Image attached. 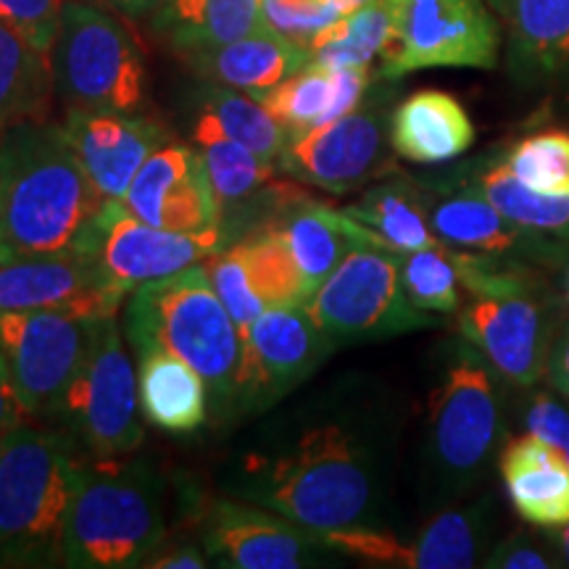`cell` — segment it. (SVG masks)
I'll return each mask as SVG.
<instances>
[{"label":"cell","instance_id":"obj_1","mask_svg":"<svg viewBox=\"0 0 569 569\" xmlns=\"http://www.w3.org/2000/svg\"><path fill=\"white\" fill-rule=\"evenodd\" d=\"M390 459V415L338 386L269 419L234 459L227 490L315 532L377 528Z\"/></svg>","mask_w":569,"mask_h":569},{"label":"cell","instance_id":"obj_2","mask_svg":"<svg viewBox=\"0 0 569 569\" xmlns=\"http://www.w3.org/2000/svg\"><path fill=\"white\" fill-rule=\"evenodd\" d=\"M106 203L63 124L40 119L0 134V217L11 256L88 253Z\"/></svg>","mask_w":569,"mask_h":569},{"label":"cell","instance_id":"obj_3","mask_svg":"<svg viewBox=\"0 0 569 569\" xmlns=\"http://www.w3.org/2000/svg\"><path fill=\"white\" fill-rule=\"evenodd\" d=\"M167 532V486L148 461L82 459L63 536V567L146 569Z\"/></svg>","mask_w":569,"mask_h":569},{"label":"cell","instance_id":"obj_4","mask_svg":"<svg viewBox=\"0 0 569 569\" xmlns=\"http://www.w3.org/2000/svg\"><path fill=\"white\" fill-rule=\"evenodd\" d=\"M122 327L134 356L167 351L188 361L209 386L211 417H234L240 330L201 264L132 290Z\"/></svg>","mask_w":569,"mask_h":569},{"label":"cell","instance_id":"obj_5","mask_svg":"<svg viewBox=\"0 0 569 569\" xmlns=\"http://www.w3.org/2000/svg\"><path fill=\"white\" fill-rule=\"evenodd\" d=\"M80 465L53 425L27 422L0 438V567H63Z\"/></svg>","mask_w":569,"mask_h":569},{"label":"cell","instance_id":"obj_6","mask_svg":"<svg viewBox=\"0 0 569 569\" xmlns=\"http://www.w3.org/2000/svg\"><path fill=\"white\" fill-rule=\"evenodd\" d=\"M501 375L469 340L448 346L430 393L425 430L427 478L440 503L467 493L498 453L503 438Z\"/></svg>","mask_w":569,"mask_h":569},{"label":"cell","instance_id":"obj_7","mask_svg":"<svg viewBox=\"0 0 569 569\" xmlns=\"http://www.w3.org/2000/svg\"><path fill=\"white\" fill-rule=\"evenodd\" d=\"M56 98L67 109L142 113L148 59L124 17L84 0H67L51 51Z\"/></svg>","mask_w":569,"mask_h":569},{"label":"cell","instance_id":"obj_8","mask_svg":"<svg viewBox=\"0 0 569 569\" xmlns=\"http://www.w3.org/2000/svg\"><path fill=\"white\" fill-rule=\"evenodd\" d=\"M461 284L472 301L459 311V332L486 356L501 380L532 388L546 375L549 330L522 261L459 253Z\"/></svg>","mask_w":569,"mask_h":569},{"label":"cell","instance_id":"obj_9","mask_svg":"<svg viewBox=\"0 0 569 569\" xmlns=\"http://www.w3.org/2000/svg\"><path fill=\"white\" fill-rule=\"evenodd\" d=\"M138 369L127 351L119 311L101 315L90 351L53 417V427L88 461L132 457L142 446Z\"/></svg>","mask_w":569,"mask_h":569},{"label":"cell","instance_id":"obj_10","mask_svg":"<svg viewBox=\"0 0 569 569\" xmlns=\"http://www.w3.org/2000/svg\"><path fill=\"white\" fill-rule=\"evenodd\" d=\"M315 325L336 346L386 340L436 327L401 284V253L356 246L303 303Z\"/></svg>","mask_w":569,"mask_h":569},{"label":"cell","instance_id":"obj_11","mask_svg":"<svg viewBox=\"0 0 569 569\" xmlns=\"http://www.w3.org/2000/svg\"><path fill=\"white\" fill-rule=\"evenodd\" d=\"M501 27L488 0H393V30L380 56L382 80L422 69H493Z\"/></svg>","mask_w":569,"mask_h":569},{"label":"cell","instance_id":"obj_12","mask_svg":"<svg viewBox=\"0 0 569 569\" xmlns=\"http://www.w3.org/2000/svg\"><path fill=\"white\" fill-rule=\"evenodd\" d=\"M101 315L34 309L0 315V356L32 422L51 425L80 372Z\"/></svg>","mask_w":569,"mask_h":569},{"label":"cell","instance_id":"obj_13","mask_svg":"<svg viewBox=\"0 0 569 569\" xmlns=\"http://www.w3.org/2000/svg\"><path fill=\"white\" fill-rule=\"evenodd\" d=\"M336 348L303 306H272L248 327H240L234 417L272 411Z\"/></svg>","mask_w":569,"mask_h":569},{"label":"cell","instance_id":"obj_14","mask_svg":"<svg viewBox=\"0 0 569 569\" xmlns=\"http://www.w3.org/2000/svg\"><path fill=\"white\" fill-rule=\"evenodd\" d=\"M390 113L382 98H365L359 109L315 127L290 134L277 169L290 180L311 184L332 196H348L367 182L393 174L396 167L388 156Z\"/></svg>","mask_w":569,"mask_h":569},{"label":"cell","instance_id":"obj_15","mask_svg":"<svg viewBox=\"0 0 569 569\" xmlns=\"http://www.w3.org/2000/svg\"><path fill=\"white\" fill-rule=\"evenodd\" d=\"M222 246H227L222 227L206 232L159 230L140 222L122 201H109L88 253L98 261L109 288L124 301L140 284L180 274Z\"/></svg>","mask_w":569,"mask_h":569},{"label":"cell","instance_id":"obj_16","mask_svg":"<svg viewBox=\"0 0 569 569\" xmlns=\"http://www.w3.org/2000/svg\"><path fill=\"white\" fill-rule=\"evenodd\" d=\"M198 540L211 565L227 569H303L338 557L315 530L243 498L213 501Z\"/></svg>","mask_w":569,"mask_h":569},{"label":"cell","instance_id":"obj_17","mask_svg":"<svg viewBox=\"0 0 569 569\" xmlns=\"http://www.w3.org/2000/svg\"><path fill=\"white\" fill-rule=\"evenodd\" d=\"M488 515L482 503L438 511L411 540L380 528H343L317 532L338 557L403 569H469L482 559Z\"/></svg>","mask_w":569,"mask_h":569},{"label":"cell","instance_id":"obj_18","mask_svg":"<svg viewBox=\"0 0 569 569\" xmlns=\"http://www.w3.org/2000/svg\"><path fill=\"white\" fill-rule=\"evenodd\" d=\"M140 222L172 232H206L222 227L217 196L196 146L169 140L142 163L122 198Z\"/></svg>","mask_w":569,"mask_h":569},{"label":"cell","instance_id":"obj_19","mask_svg":"<svg viewBox=\"0 0 569 569\" xmlns=\"http://www.w3.org/2000/svg\"><path fill=\"white\" fill-rule=\"evenodd\" d=\"M84 172L106 201H122L142 163L174 140L159 119L146 113H111L67 109L63 119Z\"/></svg>","mask_w":569,"mask_h":569},{"label":"cell","instance_id":"obj_20","mask_svg":"<svg viewBox=\"0 0 569 569\" xmlns=\"http://www.w3.org/2000/svg\"><path fill=\"white\" fill-rule=\"evenodd\" d=\"M124 306L90 253L0 259V315L34 309H82L111 315Z\"/></svg>","mask_w":569,"mask_h":569},{"label":"cell","instance_id":"obj_21","mask_svg":"<svg viewBox=\"0 0 569 569\" xmlns=\"http://www.w3.org/2000/svg\"><path fill=\"white\" fill-rule=\"evenodd\" d=\"M427 222L440 246L488 259L522 261L549 256L557 240L540 238L503 217L475 184L457 180L425 190Z\"/></svg>","mask_w":569,"mask_h":569},{"label":"cell","instance_id":"obj_22","mask_svg":"<svg viewBox=\"0 0 569 569\" xmlns=\"http://www.w3.org/2000/svg\"><path fill=\"white\" fill-rule=\"evenodd\" d=\"M261 224L274 227L280 232L284 246L293 253L298 269H301L309 298L356 246L382 248L375 234L359 222H353L351 217H346L343 209H332V206L306 196L293 184L284 188L274 211Z\"/></svg>","mask_w":569,"mask_h":569},{"label":"cell","instance_id":"obj_23","mask_svg":"<svg viewBox=\"0 0 569 569\" xmlns=\"http://www.w3.org/2000/svg\"><path fill=\"white\" fill-rule=\"evenodd\" d=\"M511 507L538 530L569 522V459L532 432L511 438L498 457Z\"/></svg>","mask_w":569,"mask_h":569},{"label":"cell","instance_id":"obj_24","mask_svg":"<svg viewBox=\"0 0 569 569\" xmlns=\"http://www.w3.org/2000/svg\"><path fill=\"white\" fill-rule=\"evenodd\" d=\"M388 138L398 159L432 167L465 156L478 132L451 92L417 90L390 111Z\"/></svg>","mask_w":569,"mask_h":569},{"label":"cell","instance_id":"obj_25","mask_svg":"<svg viewBox=\"0 0 569 569\" xmlns=\"http://www.w3.org/2000/svg\"><path fill=\"white\" fill-rule=\"evenodd\" d=\"M184 61L203 80L240 90L259 101L277 84L293 77L296 71L309 67L311 51L261 27L246 38L211 48V51L193 53Z\"/></svg>","mask_w":569,"mask_h":569},{"label":"cell","instance_id":"obj_26","mask_svg":"<svg viewBox=\"0 0 569 569\" xmlns=\"http://www.w3.org/2000/svg\"><path fill=\"white\" fill-rule=\"evenodd\" d=\"M507 24L509 69L522 82H546L569 71V0H498Z\"/></svg>","mask_w":569,"mask_h":569},{"label":"cell","instance_id":"obj_27","mask_svg":"<svg viewBox=\"0 0 569 569\" xmlns=\"http://www.w3.org/2000/svg\"><path fill=\"white\" fill-rule=\"evenodd\" d=\"M138 359L140 411L169 436H193L211 417V393L188 361L167 351H146Z\"/></svg>","mask_w":569,"mask_h":569},{"label":"cell","instance_id":"obj_28","mask_svg":"<svg viewBox=\"0 0 569 569\" xmlns=\"http://www.w3.org/2000/svg\"><path fill=\"white\" fill-rule=\"evenodd\" d=\"M159 38L182 59L261 30V0H167L151 17Z\"/></svg>","mask_w":569,"mask_h":569},{"label":"cell","instance_id":"obj_29","mask_svg":"<svg viewBox=\"0 0 569 569\" xmlns=\"http://www.w3.org/2000/svg\"><path fill=\"white\" fill-rule=\"evenodd\" d=\"M346 217L359 222L377 238V243L393 253H411L419 248L440 246L427 222L425 190L409 177H386L365 190L359 203L346 206Z\"/></svg>","mask_w":569,"mask_h":569},{"label":"cell","instance_id":"obj_30","mask_svg":"<svg viewBox=\"0 0 569 569\" xmlns=\"http://www.w3.org/2000/svg\"><path fill=\"white\" fill-rule=\"evenodd\" d=\"M53 98L48 53L0 24V134L21 122L51 119Z\"/></svg>","mask_w":569,"mask_h":569},{"label":"cell","instance_id":"obj_31","mask_svg":"<svg viewBox=\"0 0 569 569\" xmlns=\"http://www.w3.org/2000/svg\"><path fill=\"white\" fill-rule=\"evenodd\" d=\"M461 180L475 184L503 217L525 230L557 243L569 238V196H549L528 188L517 180L503 156L480 159Z\"/></svg>","mask_w":569,"mask_h":569},{"label":"cell","instance_id":"obj_32","mask_svg":"<svg viewBox=\"0 0 569 569\" xmlns=\"http://www.w3.org/2000/svg\"><path fill=\"white\" fill-rule=\"evenodd\" d=\"M193 111L209 117L224 134L251 148L264 161H274L282 153L288 132L269 113L261 101L224 84L203 80L193 90Z\"/></svg>","mask_w":569,"mask_h":569},{"label":"cell","instance_id":"obj_33","mask_svg":"<svg viewBox=\"0 0 569 569\" xmlns=\"http://www.w3.org/2000/svg\"><path fill=\"white\" fill-rule=\"evenodd\" d=\"M393 30V0H369L346 13L311 46V63L325 69H369Z\"/></svg>","mask_w":569,"mask_h":569},{"label":"cell","instance_id":"obj_34","mask_svg":"<svg viewBox=\"0 0 569 569\" xmlns=\"http://www.w3.org/2000/svg\"><path fill=\"white\" fill-rule=\"evenodd\" d=\"M230 243L243 256L248 277L267 309L303 306L309 301V288H306L301 269L274 227L256 224Z\"/></svg>","mask_w":569,"mask_h":569},{"label":"cell","instance_id":"obj_35","mask_svg":"<svg viewBox=\"0 0 569 569\" xmlns=\"http://www.w3.org/2000/svg\"><path fill=\"white\" fill-rule=\"evenodd\" d=\"M259 101L282 124L288 138L309 132L330 119L332 101H336V71L309 63L269 90L267 96H261Z\"/></svg>","mask_w":569,"mask_h":569},{"label":"cell","instance_id":"obj_36","mask_svg":"<svg viewBox=\"0 0 569 569\" xmlns=\"http://www.w3.org/2000/svg\"><path fill=\"white\" fill-rule=\"evenodd\" d=\"M401 284L407 298L427 315H457L459 267L451 248L432 246L401 253Z\"/></svg>","mask_w":569,"mask_h":569},{"label":"cell","instance_id":"obj_37","mask_svg":"<svg viewBox=\"0 0 569 569\" xmlns=\"http://www.w3.org/2000/svg\"><path fill=\"white\" fill-rule=\"evenodd\" d=\"M519 182L538 193L569 196V130H540L503 153Z\"/></svg>","mask_w":569,"mask_h":569},{"label":"cell","instance_id":"obj_38","mask_svg":"<svg viewBox=\"0 0 569 569\" xmlns=\"http://www.w3.org/2000/svg\"><path fill=\"white\" fill-rule=\"evenodd\" d=\"M201 267L206 277H209L211 288L217 290L219 298H222L224 309L230 311L234 325H238V330L240 327L251 325L259 315H264L267 303L261 301L259 293H256L251 277H248L243 256H240V251L232 243H227L219 248V251L206 256Z\"/></svg>","mask_w":569,"mask_h":569},{"label":"cell","instance_id":"obj_39","mask_svg":"<svg viewBox=\"0 0 569 569\" xmlns=\"http://www.w3.org/2000/svg\"><path fill=\"white\" fill-rule=\"evenodd\" d=\"M343 17L346 13L327 0H261V24L309 51Z\"/></svg>","mask_w":569,"mask_h":569},{"label":"cell","instance_id":"obj_40","mask_svg":"<svg viewBox=\"0 0 569 569\" xmlns=\"http://www.w3.org/2000/svg\"><path fill=\"white\" fill-rule=\"evenodd\" d=\"M67 0H0V24L19 32L42 53L51 51Z\"/></svg>","mask_w":569,"mask_h":569},{"label":"cell","instance_id":"obj_41","mask_svg":"<svg viewBox=\"0 0 569 569\" xmlns=\"http://www.w3.org/2000/svg\"><path fill=\"white\" fill-rule=\"evenodd\" d=\"M546 538H536L528 530H515L501 538L496 549L488 553L486 567L493 569H551L557 567L551 551L546 549Z\"/></svg>","mask_w":569,"mask_h":569},{"label":"cell","instance_id":"obj_42","mask_svg":"<svg viewBox=\"0 0 569 569\" xmlns=\"http://www.w3.org/2000/svg\"><path fill=\"white\" fill-rule=\"evenodd\" d=\"M522 422L525 430L546 440V443L557 446L561 451L569 448V411L551 396H532Z\"/></svg>","mask_w":569,"mask_h":569},{"label":"cell","instance_id":"obj_43","mask_svg":"<svg viewBox=\"0 0 569 569\" xmlns=\"http://www.w3.org/2000/svg\"><path fill=\"white\" fill-rule=\"evenodd\" d=\"M209 553H206L203 543L198 546L188 538H167L153 559L148 561L146 569H203L209 567Z\"/></svg>","mask_w":569,"mask_h":569},{"label":"cell","instance_id":"obj_44","mask_svg":"<svg viewBox=\"0 0 569 569\" xmlns=\"http://www.w3.org/2000/svg\"><path fill=\"white\" fill-rule=\"evenodd\" d=\"M32 422V417L27 415L24 403L13 390V382L9 377V369H6L3 356H0V438L9 436L17 427Z\"/></svg>","mask_w":569,"mask_h":569},{"label":"cell","instance_id":"obj_45","mask_svg":"<svg viewBox=\"0 0 569 569\" xmlns=\"http://www.w3.org/2000/svg\"><path fill=\"white\" fill-rule=\"evenodd\" d=\"M546 377L561 396L569 398V327L561 330V336L553 340L546 359Z\"/></svg>","mask_w":569,"mask_h":569},{"label":"cell","instance_id":"obj_46","mask_svg":"<svg viewBox=\"0 0 569 569\" xmlns=\"http://www.w3.org/2000/svg\"><path fill=\"white\" fill-rule=\"evenodd\" d=\"M84 3L101 6L106 11L119 13L124 19H148L167 6V0H84Z\"/></svg>","mask_w":569,"mask_h":569},{"label":"cell","instance_id":"obj_47","mask_svg":"<svg viewBox=\"0 0 569 569\" xmlns=\"http://www.w3.org/2000/svg\"><path fill=\"white\" fill-rule=\"evenodd\" d=\"M549 540H551L553 551L559 553L561 565L569 567V522L559 525V528H549Z\"/></svg>","mask_w":569,"mask_h":569},{"label":"cell","instance_id":"obj_48","mask_svg":"<svg viewBox=\"0 0 569 569\" xmlns=\"http://www.w3.org/2000/svg\"><path fill=\"white\" fill-rule=\"evenodd\" d=\"M327 3H332L336 9H340L343 13H351L356 9H361L365 3H369V0H327Z\"/></svg>","mask_w":569,"mask_h":569},{"label":"cell","instance_id":"obj_49","mask_svg":"<svg viewBox=\"0 0 569 569\" xmlns=\"http://www.w3.org/2000/svg\"><path fill=\"white\" fill-rule=\"evenodd\" d=\"M9 248H6V238H3V217H0V259H9Z\"/></svg>","mask_w":569,"mask_h":569},{"label":"cell","instance_id":"obj_50","mask_svg":"<svg viewBox=\"0 0 569 569\" xmlns=\"http://www.w3.org/2000/svg\"><path fill=\"white\" fill-rule=\"evenodd\" d=\"M498 3V0H488V6H490V9H493V6Z\"/></svg>","mask_w":569,"mask_h":569},{"label":"cell","instance_id":"obj_51","mask_svg":"<svg viewBox=\"0 0 569 569\" xmlns=\"http://www.w3.org/2000/svg\"><path fill=\"white\" fill-rule=\"evenodd\" d=\"M565 453H567V459H569V448H567V451H565Z\"/></svg>","mask_w":569,"mask_h":569}]
</instances>
